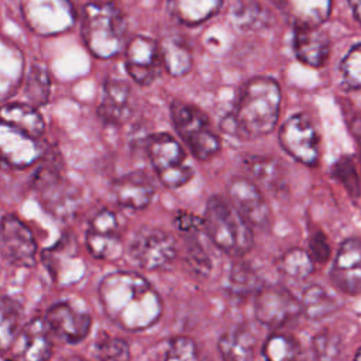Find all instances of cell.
<instances>
[{
  "instance_id": "obj_1",
  "label": "cell",
  "mask_w": 361,
  "mask_h": 361,
  "mask_svg": "<svg viewBox=\"0 0 361 361\" xmlns=\"http://www.w3.org/2000/svg\"><path fill=\"white\" fill-rule=\"evenodd\" d=\"M99 298L106 316L131 331L148 329L162 312L157 290L135 272L117 271L106 275L99 285Z\"/></svg>"
},
{
  "instance_id": "obj_2",
  "label": "cell",
  "mask_w": 361,
  "mask_h": 361,
  "mask_svg": "<svg viewBox=\"0 0 361 361\" xmlns=\"http://www.w3.org/2000/svg\"><path fill=\"white\" fill-rule=\"evenodd\" d=\"M279 107L278 82L272 78L255 76L244 83L234 111L223 123V128L243 140L267 135L275 128Z\"/></svg>"
},
{
  "instance_id": "obj_3",
  "label": "cell",
  "mask_w": 361,
  "mask_h": 361,
  "mask_svg": "<svg viewBox=\"0 0 361 361\" xmlns=\"http://www.w3.org/2000/svg\"><path fill=\"white\" fill-rule=\"evenodd\" d=\"M82 37L94 56H116L124 47L126 18L111 1H90L82 10Z\"/></svg>"
},
{
  "instance_id": "obj_4",
  "label": "cell",
  "mask_w": 361,
  "mask_h": 361,
  "mask_svg": "<svg viewBox=\"0 0 361 361\" xmlns=\"http://www.w3.org/2000/svg\"><path fill=\"white\" fill-rule=\"evenodd\" d=\"M203 227L213 244L231 257H243L252 247L251 226L220 196L207 200Z\"/></svg>"
},
{
  "instance_id": "obj_5",
  "label": "cell",
  "mask_w": 361,
  "mask_h": 361,
  "mask_svg": "<svg viewBox=\"0 0 361 361\" xmlns=\"http://www.w3.org/2000/svg\"><path fill=\"white\" fill-rule=\"evenodd\" d=\"M171 116L175 130L197 159L204 161L219 152L220 140L210 131L209 118L203 111L190 104L173 102Z\"/></svg>"
},
{
  "instance_id": "obj_6",
  "label": "cell",
  "mask_w": 361,
  "mask_h": 361,
  "mask_svg": "<svg viewBox=\"0 0 361 361\" xmlns=\"http://www.w3.org/2000/svg\"><path fill=\"white\" fill-rule=\"evenodd\" d=\"M147 152L159 180L168 188H179L190 180L193 169L182 145L169 134H154L147 141Z\"/></svg>"
},
{
  "instance_id": "obj_7",
  "label": "cell",
  "mask_w": 361,
  "mask_h": 361,
  "mask_svg": "<svg viewBox=\"0 0 361 361\" xmlns=\"http://www.w3.org/2000/svg\"><path fill=\"white\" fill-rule=\"evenodd\" d=\"M21 14L31 31L38 35H56L73 27V0H21Z\"/></svg>"
},
{
  "instance_id": "obj_8",
  "label": "cell",
  "mask_w": 361,
  "mask_h": 361,
  "mask_svg": "<svg viewBox=\"0 0 361 361\" xmlns=\"http://www.w3.org/2000/svg\"><path fill=\"white\" fill-rule=\"evenodd\" d=\"M175 255V238L161 228L144 227L137 231L130 244V257L142 269H164L171 265Z\"/></svg>"
},
{
  "instance_id": "obj_9",
  "label": "cell",
  "mask_w": 361,
  "mask_h": 361,
  "mask_svg": "<svg viewBox=\"0 0 361 361\" xmlns=\"http://www.w3.org/2000/svg\"><path fill=\"white\" fill-rule=\"evenodd\" d=\"M279 142L293 159L305 165H316L319 159V138L305 114L289 117L279 128Z\"/></svg>"
},
{
  "instance_id": "obj_10",
  "label": "cell",
  "mask_w": 361,
  "mask_h": 361,
  "mask_svg": "<svg viewBox=\"0 0 361 361\" xmlns=\"http://www.w3.org/2000/svg\"><path fill=\"white\" fill-rule=\"evenodd\" d=\"M0 251L16 267L30 268L35 264V238L31 230L13 214L0 220Z\"/></svg>"
},
{
  "instance_id": "obj_11",
  "label": "cell",
  "mask_w": 361,
  "mask_h": 361,
  "mask_svg": "<svg viewBox=\"0 0 361 361\" xmlns=\"http://www.w3.org/2000/svg\"><path fill=\"white\" fill-rule=\"evenodd\" d=\"M231 204L243 219L255 228L264 230L271 224V209L258 186L241 176L233 178L227 185Z\"/></svg>"
},
{
  "instance_id": "obj_12",
  "label": "cell",
  "mask_w": 361,
  "mask_h": 361,
  "mask_svg": "<svg viewBox=\"0 0 361 361\" xmlns=\"http://www.w3.org/2000/svg\"><path fill=\"white\" fill-rule=\"evenodd\" d=\"M124 56L127 73L140 85H149L161 72L159 45L149 37H133L126 45Z\"/></svg>"
},
{
  "instance_id": "obj_13",
  "label": "cell",
  "mask_w": 361,
  "mask_h": 361,
  "mask_svg": "<svg viewBox=\"0 0 361 361\" xmlns=\"http://www.w3.org/2000/svg\"><path fill=\"white\" fill-rule=\"evenodd\" d=\"M255 317L259 323L269 327H279L296 317L302 309L300 302L281 286L261 288L257 292L254 305Z\"/></svg>"
},
{
  "instance_id": "obj_14",
  "label": "cell",
  "mask_w": 361,
  "mask_h": 361,
  "mask_svg": "<svg viewBox=\"0 0 361 361\" xmlns=\"http://www.w3.org/2000/svg\"><path fill=\"white\" fill-rule=\"evenodd\" d=\"M44 319L52 336L71 344L83 341L92 327L90 314L71 302L52 305Z\"/></svg>"
},
{
  "instance_id": "obj_15",
  "label": "cell",
  "mask_w": 361,
  "mask_h": 361,
  "mask_svg": "<svg viewBox=\"0 0 361 361\" xmlns=\"http://www.w3.org/2000/svg\"><path fill=\"white\" fill-rule=\"evenodd\" d=\"M86 245L97 259H116L121 255L123 244L117 217L110 210L99 212L89 223Z\"/></svg>"
},
{
  "instance_id": "obj_16",
  "label": "cell",
  "mask_w": 361,
  "mask_h": 361,
  "mask_svg": "<svg viewBox=\"0 0 361 361\" xmlns=\"http://www.w3.org/2000/svg\"><path fill=\"white\" fill-rule=\"evenodd\" d=\"M42 259L56 283H75L85 274V264L78 254L73 235H63L51 248L44 251Z\"/></svg>"
},
{
  "instance_id": "obj_17",
  "label": "cell",
  "mask_w": 361,
  "mask_h": 361,
  "mask_svg": "<svg viewBox=\"0 0 361 361\" xmlns=\"http://www.w3.org/2000/svg\"><path fill=\"white\" fill-rule=\"evenodd\" d=\"M41 152L35 137L0 121V159L3 162L13 168H25L32 165Z\"/></svg>"
},
{
  "instance_id": "obj_18",
  "label": "cell",
  "mask_w": 361,
  "mask_h": 361,
  "mask_svg": "<svg viewBox=\"0 0 361 361\" xmlns=\"http://www.w3.org/2000/svg\"><path fill=\"white\" fill-rule=\"evenodd\" d=\"M52 333L45 319H32L20 331L8 348L13 358L37 361L47 360L52 353Z\"/></svg>"
},
{
  "instance_id": "obj_19",
  "label": "cell",
  "mask_w": 361,
  "mask_h": 361,
  "mask_svg": "<svg viewBox=\"0 0 361 361\" xmlns=\"http://www.w3.org/2000/svg\"><path fill=\"white\" fill-rule=\"evenodd\" d=\"M331 279L334 285L348 293H361V240H345L336 255L331 267Z\"/></svg>"
},
{
  "instance_id": "obj_20",
  "label": "cell",
  "mask_w": 361,
  "mask_h": 361,
  "mask_svg": "<svg viewBox=\"0 0 361 361\" xmlns=\"http://www.w3.org/2000/svg\"><path fill=\"white\" fill-rule=\"evenodd\" d=\"M111 193L120 206L141 210L151 203L155 188L145 172L133 171L113 182Z\"/></svg>"
},
{
  "instance_id": "obj_21",
  "label": "cell",
  "mask_w": 361,
  "mask_h": 361,
  "mask_svg": "<svg viewBox=\"0 0 361 361\" xmlns=\"http://www.w3.org/2000/svg\"><path fill=\"white\" fill-rule=\"evenodd\" d=\"M292 47L296 58L312 68L323 66L330 55V38L319 27H295Z\"/></svg>"
},
{
  "instance_id": "obj_22",
  "label": "cell",
  "mask_w": 361,
  "mask_h": 361,
  "mask_svg": "<svg viewBox=\"0 0 361 361\" xmlns=\"http://www.w3.org/2000/svg\"><path fill=\"white\" fill-rule=\"evenodd\" d=\"M130 86L120 79L109 78L103 85L97 116L106 126H120L130 116Z\"/></svg>"
},
{
  "instance_id": "obj_23",
  "label": "cell",
  "mask_w": 361,
  "mask_h": 361,
  "mask_svg": "<svg viewBox=\"0 0 361 361\" xmlns=\"http://www.w3.org/2000/svg\"><path fill=\"white\" fill-rule=\"evenodd\" d=\"M295 27H319L330 13L333 0H271Z\"/></svg>"
},
{
  "instance_id": "obj_24",
  "label": "cell",
  "mask_w": 361,
  "mask_h": 361,
  "mask_svg": "<svg viewBox=\"0 0 361 361\" xmlns=\"http://www.w3.org/2000/svg\"><path fill=\"white\" fill-rule=\"evenodd\" d=\"M171 17L188 27L199 25L214 17L223 7V0H168Z\"/></svg>"
},
{
  "instance_id": "obj_25",
  "label": "cell",
  "mask_w": 361,
  "mask_h": 361,
  "mask_svg": "<svg viewBox=\"0 0 361 361\" xmlns=\"http://www.w3.org/2000/svg\"><path fill=\"white\" fill-rule=\"evenodd\" d=\"M158 45L162 65L169 75L179 78L190 71L193 63L192 49L182 35L169 34L164 37Z\"/></svg>"
},
{
  "instance_id": "obj_26",
  "label": "cell",
  "mask_w": 361,
  "mask_h": 361,
  "mask_svg": "<svg viewBox=\"0 0 361 361\" xmlns=\"http://www.w3.org/2000/svg\"><path fill=\"white\" fill-rule=\"evenodd\" d=\"M0 121L11 124L31 137H41L45 130V123L35 106L23 102L6 103L0 107Z\"/></svg>"
},
{
  "instance_id": "obj_27",
  "label": "cell",
  "mask_w": 361,
  "mask_h": 361,
  "mask_svg": "<svg viewBox=\"0 0 361 361\" xmlns=\"http://www.w3.org/2000/svg\"><path fill=\"white\" fill-rule=\"evenodd\" d=\"M231 21L243 31H257L274 23L272 11L258 0H235L231 7Z\"/></svg>"
},
{
  "instance_id": "obj_28",
  "label": "cell",
  "mask_w": 361,
  "mask_h": 361,
  "mask_svg": "<svg viewBox=\"0 0 361 361\" xmlns=\"http://www.w3.org/2000/svg\"><path fill=\"white\" fill-rule=\"evenodd\" d=\"M255 347L257 337L247 327L231 329L226 331L219 340V351L226 360H251L254 357Z\"/></svg>"
},
{
  "instance_id": "obj_29",
  "label": "cell",
  "mask_w": 361,
  "mask_h": 361,
  "mask_svg": "<svg viewBox=\"0 0 361 361\" xmlns=\"http://www.w3.org/2000/svg\"><path fill=\"white\" fill-rule=\"evenodd\" d=\"M243 162L248 173L267 188L278 189L282 185L283 168L276 159L262 155H245Z\"/></svg>"
},
{
  "instance_id": "obj_30",
  "label": "cell",
  "mask_w": 361,
  "mask_h": 361,
  "mask_svg": "<svg viewBox=\"0 0 361 361\" xmlns=\"http://www.w3.org/2000/svg\"><path fill=\"white\" fill-rule=\"evenodd\" d=\"M338 303L333 295H330L320 285H310L305 289L300 299L302 312L313 320L323 319L336 312Z\"/></svg>"
},
{
  "instance_id": "obj_31",
  "label": "cell",
  "mask_w": 361,
  "mask_h": 361,
  "mask_svg": "<svg viewBox=\"0 0 361 361\" xmlns=\"http://www.w3.org/2000/svg\"><path fill=\"white\" fill-rule=\"evenodd\" d=\"M51 93V78L48 69L42 63H32L24 83V94L30 104L42 106L48 102Z\"/></svg>"
},
{
  "instance_id": "obj_32",
  "label": "cell",
  "mask_w": 361,
  "mask_h": 361,
  "mask_svg": "<svg viewBox=\"0 0 361 361\" xmlns=\"http://www.w3.org/2000/svg\"><path fill=\"white\" fill-rule=\"evenodd\" d=\"M279 271L292 279H305L314 269L310 254L302 248L288 250L278 261Z\"/></svg>"
},
{
  "instance_id": "obj_33",
  "label": "cell",
  "mask_w": 361,
  "mask_h": 361,
  "mask_svg": "<svg viewBox=\"0 0 361 361\" xmlns=\"http://www.w3.org/2000/svg\"><path fill=\"white\" fill-rule=\"evenodd\" d=\"M18 331V310L11 300L0 299V353L7 351Z\"/></svg>"
},
{
  "instance_id": "obj_34",
  "label": "cell",
  "mask_w": 361,
  "mask_h": 361,
  "mask_svg": "<svg viewBox=\"0 0 361 361\" xmlns=\"http://www.w3.org/2000/svg\"><path fill=\"white\" fill-rule=\"evenodd\" d=\"M262 354L265 358L272 361L293 360L299 354V345L292 337H288L283 334H275L265 341Z\"/></svg>"
},
{
  "instance_id": "obj_35",
  "label": "cell",
  "mask_w": 361,
  "mask_h": 361,
  "mask_svg": "<svg viewBox=\"0 0 361 361\" xmlns=\"http://www.w3.org/2000/svg\"><path fill=\"white\" fill-rule=\"evenodd\" d=\"M259 279L255 272L244 264H235L231 268L228 276V286L230 290L235 295H248L252 292H258L261 288Z\"/></svg>"
},
{
  "instance_id": "obj_36",
  "label": "cell",
  "mask_w": 361,
  "mask_h": 361,
  "mask_svg": "<svg viewBox=\"0 0 361 361\" xmlns=\"http://www.w3.org/2000/svg\"><path fill=\"white\" fill-rule=\"evenodd\" d=\"M340 72L347 86L361 89V42L353 45L340 63Z\"/></svg>"
},
{
  "instance_id": "obj_37",
  "label": "cell",
  "mask_w": 361,
  "mask_h": 361,
  "mask_svg": "<svg viewBox=\"0 0 361 361\" xmlns=\"http://www.w3.org/2000/svg\"><path fill=\"white\" fill-rule=\"evenodd\" d=\"M94 355L100 360H113L123 361L130 358V348L124 340L120 338H103L99 340L94 345Z\"/></svg>"
},
{
  "instance_id": "obj_38",
  "label": "cell",
  "mask_w": 361,
  "mask_h": 361,
  "mask_svg": "<svg viewBox=\"0 0 361 361\" xmlns=\"http://www.w3.org/2000/svg\"><path fill=\"white\" fill-rule=\"evenodd\" d=\"M333 175L343 183V186L347 189V192L353 197L358 196V193H360L358 175H357L355 166L350 158L343 157L341 159H338L333 166Z\"/></svg>"
},
{
  "instance_id": "obj_39",
  "label": "cell",
  "mask_w": 361,
  "mask_h": 361,
  "mask_svg": "<svg viewBox=\"0 0 361 361\" xmlns=\"http://www.w3.org/2000/svg\"><path fill=\"white\" fill-rule=\"evenodd\" d=\"M314 357L319 360H334L340 355L341 341L330 331H322L313 338Z\"/></svg>"
},
{
  "instance_id": "obj_40",
  "label": "cell",
  "mask_w": 361,
  "mask_h": 361,
  "mask_svg": "<svg viewBox=\"0 0 361 361\" xmlns=\"http://www.w3.org/2000/svg\"><path fill=\"white\" fill-rule=\"evenodd\" d=\"M165 360H196L197 358V350L193 340L189 337H175L168 344Z\"/></svg>"
},
{
  "instance_id": "obj_41",
  "label": "cell",
  "mask_w": 361,
  "mask_h": 361,
  "mask_svg": "<svg viewBox=\"0 0 361 361\" xmlns=\"http://www.w3.org/2000/svg\"><path fill=\"white\" fill-rule=\"evenodd\" d=\"M313 261L316 262H326L330 258V245L327 243L326 235L322 231L312 234L309 238V251Z\"/></svg>"
},
{
  "instance_id": "obj_42",
  "label": "cell",
  "mask_w": 361,
  "mask_h": 361,
  "mask_svg": "<svg viewBox=\"0 0 361 361\" xmlns=\"http://www.w3.org/2000/svg\"><path fill=\"white\" fill-rule=\"evenodd\" d=\"M188 259L190 267L199 274H207L212 268L210 257L206 254L202 245L192 243L188 247Z\"/></svg>"
},
{
  "instance_id": "obj_43",
  "label": "cell",
  "mask_w": 361,
  "mask_h": 361,
  "mask_svg": "<svg viewBox=\"0 0 361 361\" xmlns=\"http://www.w3.org/2000/svg\"><path fill=\"white\" fill-rule=\"evenodd\" d=\"M175 224L180 231L189 233V231H193V230L199 228L200 226H203V219H199L192 213L179 212L175 217Z\"/></svg>"
},
{
  "instance_id": "obj_44",
  "label": "cell",
  "mask_w": 361,
  "mask_h": 361,
  "mask_svg": "<svg viewBox=\"0 0 361 361\" xmlns=\"http://www.w3.org/2000/svg\"><path fill=\"white\" fill-rule=\"evenodd\" d=\"M354 18L361 24V0H347Z\"/></svg>"
},
{
  "instance_id": "obj_45",
  "label": "cell",
  "mask_w": 361,
  "mask_h": 361,
  "mask_svg": "<svg viewBox=\"0 0 361 361\" xmlns=\"http://www.w3.org/2000/svg\"><path fill=\"white\" fill-rule=\"evenodd\" d=\"M355 358H357V360H361V350H360V351H358V353H357V355H355Z\"/></svg>"
},
{
  "instance_id": "obj_46",
  "label": "cell",
  "mask_w": 361,
  "mask_h": 361,
  "mask_svg": "<svg viewBox=\"0 0 361 361\" xmlns=\"http://www.w3.org/2000/svg\"><path fill=\"white\" fill-rule=\"evenodd\" d=\"M93 1H113V0H93Z\"/></svg>"
}]
</instances>
